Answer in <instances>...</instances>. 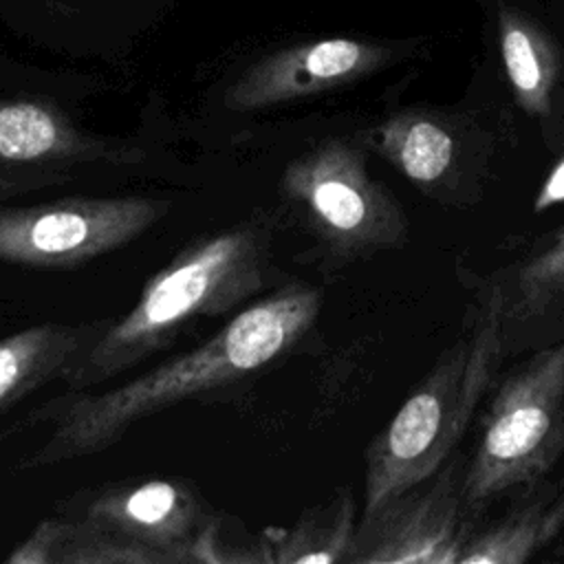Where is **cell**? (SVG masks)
<instances>
[{"label": "cell", "instance_id": "1", "mask_svg": "<svg viewBox=\"0 0 564 564\" xmlns=\"http://www.w3.org/2000/svg\"><path fill=\"white\" fill-rule=\"evenodd\" d=\"M322 293L291 282L236 313L218 333L104 392L48 403L55 430L26 465L42 467L82 458L115 445L134 423L185 399L231 386L289 355L315 326Z\"/></svg>", "mask_w": 564, "mask_h": 564}, {"label": "cell", "instance_id": "2", "mask_svg": "<svg viewBox=\"0 0 564 564\" xmlns=\"http://www.w3.org/2000/svg\"><path fill=\"white\" fill-rule=\"evenodd\" d=\"M271 236L264 218H249L189 245L148 280L126 315L101 326L62 379L75 392L95 388L167 348L192 322L245 304L264 286Z\"/></svg>", "mask_w": 564, "mask_h": 564}, {"label": "cell", "instance_id": "3", "mask_svg": "<svg viewBox=\"0 0 564 564\" xmlns=\"http://www.w3.org/2000/svg\"><path fill=\"white\" fill-rule=\"evenodd\" d=\"M502 348L491 300L478 291L476 317L416 383L366 449L361 511L434 474L474 423L498 377Z\"/></svg>", "mask_w": 564, "mask_h": 564}, {"label": "cell", "instance_id": "4", "mask_svg": "<svg viewBox=\"0 0 564 564\" xmlns=\"http://www.w3.org/2000/svg\"><path fill=\"white\" fill-rule=\"evenodd\" d=\"M489 390L463 460V491L478 513L531 489L564 456V341L524 352Z\"/></svg>", "mask_w": 564, "mask_h": 564}, {"label": "cell", "instance_id": "5", "mask_svg": "<svg viewBox=\"0 0 564 564\" xmlns=\"http://www.w3.org/2000/svg\"><path fill=\"white\" fill-rule=\"evenodd\" d=\"M282 200L335 260L397 249L408 220L392 192L368 170V148L330 137L300 152L282 172Z\"/></svg>", "mask_w": 564, "mask_h": 564}, {"label": "cell", "instance_id": "6", "mask_svg": "<svg viewBox=\"0 0 564 564\" xmlns=\"http://www.w3.org/2000/svg\"><path fill=\"white\" fill-rule=\"evenodd\" d=\"M480 513L463 491V458L359 516L346 564H458Z\"/></svg>", "mask_w": 564, "mask_h": 564}, {"label": "cell", "instance_id": "7", "mask_svg": "<svg viewBox=\"0 0 564 564\" xmlns=\"http://www.w3.org/2000/svg\"><path fill=\"white\" fill-rule=\"evenodd\" d=\"M170 200L148 196L70 198L0 209V260L33 269H70L148 231Z\"/></svg>", "mask_w": 564, "mask_h": 564}, {"label": "cell", "instance_id": "8", "mask_svg": "<svg viewBox=\"0 0 564 564\" xmlns=\"http://www.w3.org/2000/svg\"><path fill=\"white\" fill-rule=\"evenodd\" d=\"M416 42L317 37L275 48L251 62L227 88L225 106L249 112L326 95L364 82L416 53Z\"/></svg>", "mask_w": 564, "mask_h": 564}, {"label": "cell", "instance_id": "9", "mask_svg": "<svg viewBox=\"0 0 564 564\" xmlns=\"http://www.w3.org/2000/svg\"><path fill=\"white\" fill-rule=\"evenodd\" d=\"M491 300L502 359L564 341V227L480 282Z\"/></svg>", "mask_w": 564, "mask_h": 564}, {"label": "cell", "instance_id": "10", "mask_svg": "<svg viewBox=\"0 0 564 564\" xmlns=\"http://www.w3.org/2000/svg\"><path fill=\"white\" fill-rule=\"evenodd\" d=\"M359 141L425 196L467 203L469 145L454 117L430 108H403L359 134Z\"/></svg>", "mask_w": 564, "mask_h": 564}, {"label": "cell", "instance_id": "11", "mask_svg": "<svg viewBox=\"0 0 564 564\" xmlns=\"http://www.w3.org/2000/svg\"><path fill=\"white\" fill-rule=\"evenodd\" d=\"M93 529L161 553L165 562H189L198 535L212 524L194 491L170 480H145L99 496L86 513Z\"/></svg>", "mask_w": 564, "mask_h": 564}, {"label": "cell", "instance_id": "12", "mask_svg": "<svg viewBox=\"0 0 564 564\" xmlns=\"http://www.w3.org/2000/svg\"><path fill=\"white\" fill-rule=\"evenodd\" d=\"M126 152L82 132L55 104L42 99H0V170H53Z\"/></svg>", "mask_w": 564, "mask_h": 564}, {"label": "cell", "instance_id": "13", "mask_svg": "<svg viewBox=\"0 0 564 564\" xmlns=\"http://www.w3.org/2000/svg\"><path fill=\"white\" fill-rule=\"evenodd\" d=\"M564 531V471L516 494L513 505L494 522L478 524L458 564H522L553 544Z\"/></svg>", "mask_w": 564, "mask_h": 564}, {"label": "cell", "instance_id": "14", "mask_svg": "<svg viewBox=\"0 0 564 564\" xmlns=\"http://www.w3.org/2000/svg\"><path fill=\"white\" fill-rule=\"evenodd\" d=\"M498 48L516 104L544 128L555 126L562 57L553 37L524 11L500 4L496 11Z\"/></svg>", "mask_w": 564, "mask_h": 564}, {"label": "cell", "instance_id": "15", "mask_svg": "<svg viewBox=\"0 0 564 564\" xmlns=\"http://www.w3.org/2000/svg\"><path fill=\"white\" fill-rule=\"evenodd\" d=\"M104 322L84 326L40 324L0 339V408L66 368L99 335Z\"/></svg>", "mask_w": 564, "mask_h": 564}, {"label": "cell", "instance_id": "16", "mask_svg": "<svg viewBox=\"0 0 564 564\" xmlns=\"http://www.w3.org/2000/svg\"><path fill=\"white\" fill-rule=\"evenodd\" d=\"M359 511L350 487L337 489L328 500L317 502L300 518L264 533V562L275 564H333L346 562Z\"/></svg>", "mask_w": 564, "mask_h": 564}, {"label": "cell", "instance_id": "17", "mask_svg": "<svg viewBox=\"0 0 564 564\" xmlns=\"http://www.w3.org/2000/svg\"><path fill=\"white\" fill-rule=\"evenodd\" d=\"M73 527L62 524V522H42L29 540H24L9 557L7 562L11 564H42V562H53V549H59L64 540L68 538Z\"/></svg>", "mask_w": 564, "mask_h": 564}, {"label": "cell", "instance_id": "18", "mask_svg": "<svg viewBox=\"0 0 564 564\" xmlns=\"http://www.w3.org/2000/svg\"><path fill=\"white\" fill-rule=\"evenodd\" d=\"M564 205V152L557 156L553 167L546 172L542 185L533 198V212L544 214L553 207Z\"/></svg>", "mask_w": 564, "mask_h": 564}, {"label": "cell", "instance_id": "19", "mask_svg": "<svg viewBox=\"0 0 564 564\" xmlns=\"http://www.w3.org/2000/svg\"><path fill=\"white\" fill-rule=\"evenodd\" d=\"M553 555H564V531L557 535V540H555V546H553Z\"/></svg>", "mask_w": 564, "mask_h": 564}, {"label": "cell", "instance_id": "20", "mask_svg": "<svg viewBox=\"0 0 564 564\" xmlns=\"http://www.w3.org/2000/svg\"><path fill=\"white\" fill-rule=\"evenodd\" d=\"M562 2H564V0H562Z\"/></svg>", "mask_w": 564, "mask_h": 564}]
</instances>
